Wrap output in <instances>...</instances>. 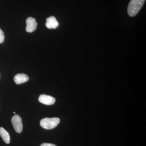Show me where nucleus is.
Listing matches in <instances>:
<instances>
[{"label": "nucleus", "mask_w": 146, "mask_h": 146, "mask_svg": "<svg viewBox=\"0 0 146 146\" xmlns=\"http://www.w3.org/2000/svg\"><path fill=\"white\" fill-rule=\"evenodd\" d=\"M13 127L18 133H21L23 130V125L22 119L18 115H15L11 119Z\"/></svg>", "instance_id": "obj_3"}, {"label": "nucleus", "mask_w": 146, "mask_h": 146, "mask_svg": "<svg viewBox=\"0 0 146 146\" xmlns=\"http://www.w3.org/2000/svg\"><path fill=\"white\" fill-rule=\"evenodd\" d=\"M40 146H57L53 144L48 143H43Z\"/></svg>", "instance_id": "obj_10"}, {"label": "nucleus", "mask_w": 146, "mask_h": 146, "mask_svg": "<svg viewBox=\"0 0 146 146\" xmlns=\"http://www.w3.org/2000/svg\"><path fill=\"white\" fill-rule=\"evenodd\" d=\"M5 39L4 33L3 31L0 29V44L3 42Z\"/></svg>", "instance_id": "obj_9"}, {"label": "nucleus", "mask_w": 146, "mask_h": 146, "mask_svg": "<svg viewBox=\"0 0 146 146\" xmlns=\"http://www.w3.org/2000/svg\"><path fill=\"white\" fill-rule=\"evenodd\" d=\"M145 0H131L127 7V12L131 17H133L137 15Z\"/></svg>", "instance_id": "obj_1"}, {"label": "nucleus", "mask_w": 146, "mask_h": 146, "mask_svg": "<svg viewBox=\"0 0 146 146\" xmlns=\"http://www.w3.org/2000/svg\"><path fill=\"white\" fill-rule=\"evenodd\" d=\"M27 26L26 30L27 32H33L37 27V23L34 18L30 17L26 20Z\"/></svg>", "instance_id": "obj_4"}, {"label": "nucleus", "mask_w": 146, "mask_h": 146, "mask_svg": "<svg viewBox=\"0 0 146 146\" xmlns=\"http://www.w3.org/2000/svg\"><path fill=\"white\" fill-rule=\"evenodd\" d=\"M0 136L6 143L8 144L10 143V138L9 133L3 127H0Z\"/></svg>", "instance_id": "obj_8"}, {"label": "nucleus", "mask_w": 146, "mask_h": 146, "mask_svg": "<svg viewBox=\"0 0 146 146\" xmlns=\"http://www.w3.org/2000/svg\"><path fill=\"white\" fill-rule=\"evenodd\" d=\"M46 27L49 29H55L59 25V23L56 18L54 16H51L47 18Z\"/></svg>", "instance_id": "obj_6"}, {"label": "nucleus", "mask_w": 146, "mask_h": 146, "mask_svg": "<svg viewBox=\"0 0 146 146\" xmlns=\"http://www.w3.org/2000/svg\"><path fill=\"white\" fill-rule=\"evenodd\" d=\"M13 113H14V114H15V113H16V112H13Z\"/></svg>", "instance_id": "obj_11"}, {"label": "nucleus", "mask_w": 146, "mask_h": 146, "mask_svg": "<svg viewBox=\"0 0 146 146\" xmlns=\"http://www.w3.org/2000/svg\"><path fill=\"white\" fill-rule=\"evenodd\" d=\"M29 79L28 76L26 74H19L14 76L13 80L16 84H20L27 82L28 81Z\"/></svg>", "instance_id": "obj_7"}, {"label": "nucleus", "mask_w": 146, "mask_h": 146, "mask_svg": "<svg viewBox=\"0 0 146 146\" xmlns=\"http://www.w3.org/2000/svg\"><path fill=\"white\" fill-rule=\"evenodd\" d=\"M0 78H1V75H0Z\"/></svg>", "instance_id": "obj_12"}, {"label": "nucleus", "mask_w": 146, "mask_h": 146, "mask_svg": "<svg viewBox=\"0 0 146 146\" xmlns=\"http://www.w3.org/2000/svg\"><path fill=\"white\" fill-rule=\"evenodd\" d=\"M60 122V119L58 118H46L41 120L40 124L43 128L51 129L56 127Z\"/></svg>", "instance_id": "obj_2"}, {"label": "nucleus", "mask_w": 146, "mask_h": 146, "mask_svg": "<svg viewBox=\"0 0 146 146\" xmlns=\"http://www.w3.org/2000/svg\"><path fill=\"white\" fill-rule=\"evenodd\" d=\"M38 100L41 103L47 105H51L53 104L56 101L55 99L53 97L47 96L45 94L40 95Z\"/></svg>", "instance_id": "obj_5"}]
</instances>
